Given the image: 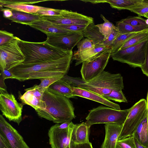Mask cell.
Segmentation results:
<instances>
[{
    "label": "cell",
    "instance_id": "1",
    "mask_svg": "<svg viewBox=\"0 0 148 148\" xmlns=\"http://www.w3.org/2000/svg\"><path fill=\"white\" fill-rule=\"evenodd\" d=\"M73 55L58 60L20 64L9 70L20 81L63 76L68 72Z\"/></svg>",
    "mask_w": 148,
    "mask_h": 148
},
{
    "label": "cell",
    "instance_id": "2",
    "mask_svg": "<svg viewBox=\"0 0 148 148\" xmlns=\"http://www.w3.org/2000/svg\"><path fill=\"white\" fill-rule=\"evenodd\" d=\"M42 100L45 103L44 110H36L38 115L56 123L70 122L75 116L72 102L67 98L57 95L46 90Z\"/></svg>",
    "mask_w": 148,
    "mask_h": 148
},
{
    "label": "cell",
    "instance_id": "3",
    "mask_svg": "<svg viewBox=\"0 0 148 148\" xmlns=\"http://www.w3.org/2000/svg\"><path fill=\"white\" fill-rule=\"evenodd\" d=\"M18 45L25 58L21 64H24L56 60L73 55L72 51H66L54 47L46 41L34 42L20 38Z\"/></svg>",
    "mask_w": 148,
    "mask_h": 148
},
{
    "label": "cell",
    "instance_id": "4",
    "mask_svg": "<svg viewBox=\"0 0 148 148\" xmlns=\"http://www.w3.org/2000/svg\"><path fill=\"white\" fill-rule=\"evenodd\" d=\"M76 87L90 91L103 96L113 90L123 89V78L120 74H112L103 71L90 80L83 81Z\"/></svg>",
    "mask_w": 148,
    "mask_h": 148
},
{
    "label": "cell",
    "instance_id": "5",
    "mask_svg": "<svg viewBox=\"0 0 148 148\" xmlns=\"http://www.w3.org/2000/svg\"><path fill=\"white\" fill-rule=\"evenodd\" d=\"M130 110V108L119 110L99 106L90 111L86 118V123L90 127L99 123H115L123 125Z\"/></svg>",
    "mask_w": 148,
    "mask_h": 148
},
{
    "label": "cell",
    "instance_id": "6",
    "mask_svg": "<svg viewBox=\"0 0 148 148\" xmlns=\"http://www.w3.org/2000/svg\"><path fill=\"white\" fill-rule=\"evenodd\" d=\"M147 114V101L145 99H141L130 108L118 140L133 135Z\"/></svg>",
    "mask_w": 148,
    "mask_h": 148
},
{
    "label": "cell",
    "instance_id": "7",
    "mask_svg": "<svg viewBox=\"0 0 148 148\" xmlns=\"http://www.w3.org/2000/svg\"><path fill=\"white\" fill-rule=\"evenodd\" d=\"M148 42V39L112 53L111 56L114 60L126 63L134 68H140L144 62Z\"/></svg>",
    "mask_w": 148,
    "mask_h": 148
},
{
    "label": "cell",
    "instance_id": "8",
    "mask_svg": "<svg viewBox=\"0 0 148 148\" xmlns=\"http://www.w3.org/2000/svg\"><path fill=\"white\" fill-rule=\"evenodd\" d=\"M19 38L15 37L7 44L0 46V69L9 70L21 64L25 58L18 45Z\"/></svg>",
    "mask_w": 148,
    "mask_h": 148
},
{
    "label": "cell",
    "instance_id": "9",
    "mask_svg": "<svg viewBox=\"0 0 148 148\" xmlns=\"http://www.w3.org/2000/svg\"><path fill=\"white\" fill-rule=\"evenodd\" d=\"M0 109L9 121L18 125L22 120V114L23 104L18 103L12 94H9L6 89L0 88Z\"/></svg>",
    "mask_w": 148,
    "mask_h": 148
},
{
    "label": "cell",
    "instance_id": "10",
    "mask_svg": "<svg viewBox=\"0 0 148 148\" xmlns=\"http://www.w3.org/2000/svg\"><path fill=\"white\" fill-rule=\"evenodd\" d=\"M75 125L71 121L56 123L48 132L49 143L51 148H66L71 141L72 132Z\"/></svg>",
    "mask_w": 148,
    "mask_h": 148
},
{
    "label": "cell",
    "instance_id": "11",
    "mask_svg": "<svg viewBox=\"0 0 148 148\" xmlns=\"http://www.w3.org/2000/svg\"><path fill=\"white\" fill-rule=\"evenodd\" d=\"M111 47L93 59L82 63L80 72L82 79L86 82L95 77L104 71L111 56Z\"/></svg>",
    "mask_w": 148,
    "mask_h": 148
},
{
    "label": "cell",
    "instance_id": "12",
    "mask_svg": "<svg viewBox=\"0 0 148 148\" xmlns=\"http://www.w3.org/2000/svg\"><path fill=\"white\" fill-rule=\"evenodd\" d=\"M40 20L58 25H87L94 23L93 18L71 10H63L62 14L56 16L40 15Z\"/></svg>",
    "mask_w": 148,
    "mask_h": 148
},
{
    "label": "cell",
    "instance_id": "13",
    "mask_svg": "<svg viewBox=\"0 0 148 148\" xmlns=\"http://www.w3.org/2000/svg\"><path fill=\"white\" fill-rule=\"evenodd\" d=\"M46 41L49 45L61 49L72 51L73 48L84 37L83 34L73 32L64 34H47Z\"/></svg>",
    "mask_w": 148,
    "mask_h": 148
},
{
    "label": "cell",
    "instance_id": "14",
    "mask_svg": "<svg viewBox=\"0 0 148 148\" xmlns=\"http://www.w3.org/2000/svg\"><path fill=\"white\" fill-rule=\"evenodd\" d=\"M0 132L5 137L12 148H30L18 132L0 115Z\"/></svg>",
    "mask_w": 148,
    "mask_h": 148
},
{
    "label": "cell",
    "instance_id": "15",
    "mask_svg": "<svg viewBox=\"0 0 148 148\" xmlns=\"http://www.w3.org/2000/svg\"><path fill=\"white\" fill-rule=\"evenodd\" d=\"M25 90L26 92L23 95H19L22 103L31 106L35 110L45 109V103L42 100L44 92L40 91L36 87V85Z\"/></svg>",
    "mask_w": 148,
    "mask_h": 148
},
{
    "label": "cell",
    "instance_id": "16",
    "mask_svg": "<svg viewBox=\"0 0 148 148\" xmlns=\"http://www.w3.org/2000/svg\"><path fill=\"white\" fill-rule=\"evenodd\" d=\"M74 96L81 97L102 103L109 107L117 110H121L118 104L106 99L103 97L89 90L78 87H71Z\"/></svg>",
    "mask_w": 148,
    "mask_h": 148
},
{
    "label": "cell",
    "instance_id": "17",
    "mask_svg": "<svg viewBox=\"0 0 148 148\" xmlns=\"http://www.w3.org/2000/svg\"><path fill=\"white\" fill-rule=\"evenodd\" d=\"M123 125L115 123H106V135L101 148H116V143Z\"/></svg>",
    "mask_w": 148,
    "mask_h": 148
},
{
    "label": "cell",
    "instance_id": "18",
    "mask_svg": "<svg viewBox=\"0 0 148 148\" xmlns=\"http://www.w3.org/2000/svg\"><path fill=\"white\" fill-rule=\"evenodd\" d=\"M47 90L55 95L69 99L75 97L73 95L70 84L63 77L52 84Z\"/></svg>",
    "mask_w": 148,
    "mask_h": 148
},
{
    "label": "cell",
    "instance_id": "19",
    "mask_svg": "<svg viewBox=\"0 0 148 148\" xmlns=\"http://www.w3.org/2000/svg\"><path fill=\"white\" fill-rule=\"evenodd\" d=\"M29 25L46 34H64L76 32L62 28L49 22L42 20L34 22Z\"/></svg>",
    "mask_w": 148,
    "mask_h": 148
},
{
    "label": "cell",
    "instance_id": "20",
    "mask_svg": "<svg viewBox=\"0 0 148 148\" xmlns=\"http://www.w3.org/2000/svg\"><path fill=\"white\" fill-rule=\"evenodd\" d=\"M90 126L85 122L75 124L71 135V141L75 144L90 142Z\"/></svg>",
    "mask_w": 148,
    "mask_h": 148
},
{
    "label": "cell",
    "instance_id": "21",
    "mask_svg": "<svg viewBox=\"0 0 148 148\" xmlns=\"http://www.w3.org/2000/svg\"><path fill=\"white\" fill-rule=\"evenodd\" d=\"M110 47H108L103 45H99L84 52L77 55H73L72 60H75V66H77L85 61L93 59Z\"/></svg>",
    "mask_w": 148,
    "mask_h": 148
},
{
    "label": "cell",
    "instance_id": "22",
    "mask_svg": "<svg viewBox=\"0 0 148 148\" xmlns=\"http://www.w3.org/2000/svg\"><path fill=\"white\" fill-rule=\"evenodd\" d=\"M143 0H92V3H109L112 8L119 10H129L140 4Z\"/></svg>",
    "mask_w": 148,
    "mask_h": 148
},
{
    "label": "cell",
    "instance_id": "23",
    "mask_svg": "<svg viewBox=\"0 0 148 148\" xmlns=\"http://www.w3.org/2000/svg\"><path fill=\"white\" fill-rule=\"evenodd\" d=\"M11 10L13 16L8 19L12 22L29 25L34 22L40 20V15Z\"/></svg>",
    "mask_w": 148,
    "mask_h": 148
},
{
    "label": "cell",
    "instance_id": "24",
    "mask_svg": "<svg viewBox=\"0 0 148 148\" xmlns=\"http://www.w3.org/2000/svg\"><path fill=\"white\" fill-rule=\"evenodd\" d=\"M82 34L84 37L91 40L95 46L103 45L104 36L100 32L94 23L88 25Z\"/></svg>",
    "mask_w": 148,
    "mask_h": 148
},
{
    "label": "cell",
    "instance_id": "25",
    "mask_svg": "<svg viewBox=\"0 0 148 148\" xmlns=\"http://www.w3.org/2000/svg\"><path fill=\"white\" fill-rule=\"evenodd\" d=\"M0 8L5 7L11 10L35 14L39 11L51 8L26 4H0Z\"/></svg>",
    "mask_w": 148,
    "mask_h": 148
},
{
    "label": "cell",
    "instance_id": "26",
    "mask_svg": "<svg viewBox=\"0 0 148 148\" xmlns=\"http://www.w3.org/2000/svg\"><path fill=\"white\" fill-rule=\"evenodd\" d=\"M133 135L140 144L145 146L148 147V123L147 115L140 124Z\"/></svg>",
    "mask_w": 148,
    "mask_h": 148
},
{
    "label": "cell",
    "instance_id": "27",
    "mask_svg": "<svg viewBox=\"0 0 148 148\" xmlns=\"http://www.w3.org/2000/svg\"><path fill=\"white\" fill-rule=\"evenodd\" d=\"M116 26L118 28L120 34L140 32L148 28V27L132 26L120 21L116 22Z\"/></svg>",
    "mask_w": 148,
    "mask_h": 148
},
{
    "label": "cell",
    "instance_id": "28",
    "mask_svg": "<svg viewBox=\"0 0 148 148\" xmlns=\"http://www.w3.org/2000/svg\"><path fill=\"white\" fill-rule=\"evenodd\" d=\"M101 17L104 21L103 23L96 25L100 32L104 36V40L107 39L114 29L118 30L117 27L107 19L102 14Z\"/></svg>",
    "mask_w": 148,
    "mask_h": 148
},
{
    "label": "cell",
    "instance_id": "29",
    "mask_svg": "<svg viewBox=\"0 0 148 148\" xmlns=\"http://www.w3.org/2000/svg\"><path fill=\"white\" fill-rule=\"evenodd\" d=\"M140 32L120 34L116 38L111 46V53L120 50L122 46L133 36Z\"/></svg>",
    "mask_w": 148,
    "mask_h": 148
},
{
    "label": "cell",
    "instance_id": "30",
    "mask_svg": "<svg viewBox=\"0 0 148 148\" xmlns=\"http://www.w3.org/2000/svg\"><path fill=\"white\" fill-rule=\"evenodd\" d=\"M147 39H148V28L133 36L124 44L120 49L138 44Z\"/></svg>",
    "mask_w": 148,
    "mask_h": 148
},
{
    "label": "cell",
    "instance_id": "31",
    "mask_svg": "<svg viewBox=\"0 0 148 148\" xmlns=\"http://www.w3.org/2000/svg\"><path fill=\"white\" fill-rule=\"evenodd\" d=\"M108 100H112L119 102L127 103V101L122 90L114 89L109 93L103 96Z\"/></svg>",
    "mask_w": 148,
    "mask_h": 148
},
{
    "label": "cell",
    "instance_id": "32",
    "mask_svg": "<svg viewBox=\"0 0 148 148\" xmlns=\"http://www.w3.org/2000/svg\"><path fill=\"white\" fill-rule=\"evenodd\" d=\"M77 45L78 49L77 51L74 52L73 54L74 55L84 52L95 47L92 41L87 38L80 41Z\"/></svg>",
    "mask_w": 148,
    "mask_h": 148
},
{
    "label": "cell",
    "instance_id": "33",
    "mask_svg": "<svg viewBox=\"0 0 148 148\" xmlns=\"http://www.w3.org/2000/svg\"><path fill=\"white\" fill-rule=\"evenodd\" d=\"M145 19L141 16H129L127 17L122 19L120 21L121 22L132 26H144L148 27L146 24Z\"/></svg>",
    "mask_w": 148,
    "mask_h": 148
},
{
    "label": "cell",
    "instance_id": "34",
    "mask_svg": "<svg viewBox=\"0 0 148 148\" xmlns=\"http://www.w3.org/2000/svg\"><path fill=\"white\" fill-rule=\"evenodd\" d=\"M63 76L47 77L40 79V83L38 85H36V87L40 91L44 92L50 85L61 79Z\"/></svg>",
    "mask_w": 148,
    "mask_h": 148
},
{
    "label": "cell",
    "instance_id": "35",
    "mask_svg": "<svg viewBox=\"0 0 148 148\" xmlns=\"http://www.w3.org/2000/svg\"><path fill=\"white\" fill-rule=\"evenodd\" d=\"M116 148H136L134 136L118 140Z\"/></svg>",
    "mask_w": 148,
    "mask_h": 148
},
{
    "label": "cell",
    "instance_id": "36",
    "mask_svg": "<svg viewBox=\"0 0 148 148\" xmlns=\"http://www.w3.org/2000/svg\"><path fill=\"white\" fill-rule=\"evenodd\" d=\"M55 25L57 27L72 32H79L82 33L88 25H87L82 24L72 25Z\"/></svg>",
    "mask_w": 148,
    "mask_h": 148
},
{
    "label": "cell",
    "instance_id": "37",
    "mask_svg": "<svg viewBox=\"0 0 148 148\" xmlns=\"http://www.w3.org/2000/svg\"><path fill=\"white\" fill-rule=\"evenodd\" d=\"M12 33L5 30L0 31V46L5 45L13 39L14 37Z\"/></svg>",
    "mask_w": 148,
    "mask_h": 148
},
{
    "label": "cell",
    "instance_id": "38",
    "mask_svg": "<svg viewBox=\"0 0 148 148\" xmlns=\"http://www.w3.org/2000/svg\"><path fill=\"white\" fill-rule=\"evenodd\" d=\"M63 10L51 8L48 10H42L35 13L39 15L45 16H56L60 15Z\"/></svg>",
    "mask_w": 148,
    "mask_h": 148
},
{
    "label": "cell",
    "instance_id": "39",
    "mask_svg": "<svg viewBox=\"0 0 148 148\" xmlns=\"http://www.w3.org/2000/svg\"><path fill=\"white\" fill-rule=\"evenodd\" d=\"M119 34V30L114 29L107 39L104 41L103 44L106 46L111 47L115 40Z\"/></svg>",
    "mask_w": 148,
    "mask_h": 148
},
{
    "label": "cell",
    "instance_id": "40",
    "mask_svg": "<svg viewBox=\"0 0 148 148\" xmlns=\"http://www.w3.org/2000/svg\"><path fill=\"white\" fill-rule=\"evenodd\" d=\"M129 10L137 14L139 16H143L144 15L148 13V6L139 5Z\"/></svg>",
    "mask_w": 148,
    "mask_h": 148
},
{
    "label": "cell",
    "instance_id": "41",
    "mask_svg": "<svg viewBox=\"0 0 148 148\" xmlns=\"http://www.w3.org/2000/svg\"><path fill=\"white\" fill-rule=\"evenodd\" d=\"M45 1H32V0H0V4H33Z\"/></svg>",
    "mask_w": 148,
    "mask_h": 148
},
{
    "label": "cell",
    "instance_id": "42",
    "mask_svg": "<svg viewBox=\"0 0 148 148\" xmlns=\"http://www.w3.org/2000/svg\"><path fill=\"white\" fill-rule=\"evenodd\" d=\"M140 68L143 73L148 77V42L146 46L144 62Z\"/></svg>",
    "mask_w": 148,
    "mask_h": 148
},
{
    "label": "cell",
    "instance_id": "43",
    "mask_svg": "<svg viewBox=\"0 0 148 148\" xmlns=\"http://www.w3.org/2000/svg\"><path fill=\"white\" fill-rule=\"evenodd\" d=\"M66 148H93L90 142L81 144H75L70 141V144Z\"/></svg>",
    "mask_w": 148,
    "mask_h": 148
},
{
    "label": "cell",
    "instance_id": "44",
    "mask_svg": "<svg viewBox=\"0 0 148 148\" xmlns=\"http://www.w3.org/2000/svg\"><path fill=\"white\" fill-rule=\"evenodd\" d=\"M1 72L0 76L4 79L8 78H15V76L9 70L5 69L1 71Z\"/></svg>",
    "mask_w": 148,
    "mask_h": 148
},
{
    "label": "cell",
    "instance_id": "45",
    "mask_svg": "<svg viewBox=\"0 0 148 148\" xmlns=\"http://www.w3.org/2000/svg\"><path fill=\"white\" fill-rule=\"evenodd\" d=\"M0 148H12L5 137L0 132Z\"/></svg>",
    "mask_w": 148,
    "mask_h": 148
},
{
    "label": "cell",
    "instance_id": "46",
    "mask_svg": "<svg viewBox=\"0 0 148 148\" xmlns=\"http://www.w3.org/2000/svg\"><path fill=\"white\" fill-rule=\"evenodd\" d=\"M1 10L3 12V15L4 17L8 19L13 16V13L12 10L9 8H1Z\"/></svg>",
    "mask_w": 148,
    "mask_h": 148
},
{
    "label": "cell",
    "instance_id": "47",
    "mask_svg": "<svg viewBox=\"0 0 148 148\" xmlns=\"http://www.w3.org/2000/svg\"><path fill=\"white\" fill-rule=\"evenodd\" d=\"M134 137L136 148H148V147L145 146L140 144L136 138Z\"/></svg>",
    "mask_w": 148,
    "mask_h": 148
},
{
    "label": "cell",
    "instance_id": "48",
    "mask_svg": "<svg viewBox=\"0 0 148 148\" xmlns=\"http://www.w3.org/2000/svg\"><path fill=\"white\" fill-rule=\"evenodd\" d=\"M140 5L148 6V0H143Z\"/></svg>",
    "mask_w": 148,
    "mask_h": 148
},
{
    "label": "cell",
    "instance_id": "49",
    "mask_svg": "<svg viewBox=\"0 0 148 148\" xmlns=\"http://www.w3.org/2000/svg\"><path fill=\"white\" fill-rule=\"evenodd\" d=\"M147 121L148 123V91L147 95Z\"/></svg>",
    "mask_w": 148,
    "mask_h": 148
},
{
    "label": "cell",
    "instance_id": "50",
    "mask_svg": "<svg viewBox=\"0 0 148 148\" xmlns=\"http://www.w3.org/2000/svg\"><path fill=\"white\" fill-rule=\"evenodd\" d=\"M145 22L146 24L148 26V18L145 19Z\"/></svg>",
    "mask_w": 148,
    "mask_h": 148
},
{
    "label": "cell",
    "instance_id": "51",
    "mask_svg": "<svg viewBox=\"0 0 148 148\" xmlns=\"http://www.w3.org/2000/svg\"><path fill=\"white\" fill-rule=\"evenodd\" d=\"M143 16L148 18V13H147L146 14H145V15H144Z\"/></svg>",
    "mask_w": 148,
    "mask_h": 148
},
{
    "label": "cell",
    "instance_id": "52",
    "mask_svg": "<svg viewBox=\"0 0 148 148\" xmlns=\"http://www.w3.org/2000/svg\"></svg>",
    "mask_w": 148,
    "mask_h": 148
}]
</instances>
